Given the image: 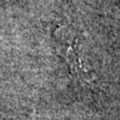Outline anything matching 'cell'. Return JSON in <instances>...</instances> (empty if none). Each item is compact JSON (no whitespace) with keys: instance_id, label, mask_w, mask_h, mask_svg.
<instances>
[{"instance_id":"cell-1","label":"cell","mask_w":120,"mask_h":120,"mask_svg":"<svg viewBox=\"0 0 120 120\" xmlns=\"http://www.w3.org/2000/svg\"><path fill=\"white\" fill-rule=\"evenodd\" d=\"M53 41L57 52L66 60L72 75L89 81V73L81 62L79 55L78 39L64 27H60L53 34Z\"/></svg>"}]
</instances>
